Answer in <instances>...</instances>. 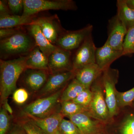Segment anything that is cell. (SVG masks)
I'll list each match as a JSON object with an SVG mask.
<instances>
[{"label": "cell", "instance_id": "cell-10", "mask_svg": "<svg viewBox=\"0 0 134 134\" xmlns=\"http://www.w3.org/2000/svg\"><path fill=\"white\" fill-rule=\"evenodd\" d=\"M72 51L57 47L48 57V71L51 74L73 70Z\"/></svg>", "mask_w": 134, "mask_h": 134}, {"label": "cell", "instance_id": "cell-39", "mask_svg": "<svg viewBox=\"0 0 134 134\" xmlns=\"http://www.w3.org/2000/svg\"><path fill=\"white\" fill-rule=\"evenodd\" d=\"M132 107H133V108L134 109V102L133 104V105H132Z\"/></svg>", "mask_w": 134, "mask_h": 134}, {"label": "cell", "instance_id": "cell-6", "mask_svg": "<svg viewBox=\"0 0 134 134\" xmlns=\"http://www.w3.org/2000/svg\"><path fill=\"white\" fill-rule=\"evenodd\" d=\"M61 90L47 97L39 98L26 105L23 113L29 117L44 118L54 112V108L59 100L63 92Z\"/></svg>", "mask_w": 134, "mask_h": 134}, {"label": "cell", "instance_id": "cell-29", "mask_svg": "<svg viewBox=\"0 0 134 134\" xmlns=\"http://www.w3.org/2000/svg\"><path fill=\"white\" fill-rule=\"evenodd\" d=\"M10 118L7 111L3 107L0 111V134H7L9 131Z\"/></svg>", "mask_w": 134, "mask_h": 134}, {"label": "cell", "instance_id": "cell-41", "mask_svg": "<svg viewBox=\"0 0 134 134\" xmlns=\"http://www.w3.org/2000/svg\"><path fill=\"white\" fill-rule=\"evenodd\" d=\"M133 53H134V50Z\"/></svg>", "mask_w": 134, "mask_h": 134}, {"label": "cell", "instance_id": "cell-28", "mask_svg": "<svg viewBox=\"0 0 134 134\" xmlns=\"http://www.w3.org/2000/svg\"><path fill=\"white\" fill-rule=\"evenodd\" d=\"M92 98V92L91 88H86L72 100L80 105L88 108Z\"/></svg>", "mask_w": 134, "mask_h": 134}, {"label": "cell", "instance_id": "cell-27", "mask_svg": "<svg viewBox=\"0 0 134 134\" xmlns=\"http://www.w3.org/2000/svg\"><path fill=\"white\" fill-rule=\"evenodd\" d=\"M59 130L62 134H83L74 123L64 119L60 124Z\"/></svg>", "mask_w": 134, "mask_h": 134}, {"label": "cell", "instance_id": "cell-40", "mask_svg": "<svg viewBox=\"0 0 134 134\" xmlns=\"http://www.w3.org/2000/svg\"><path fill=\"white\" fill-rule=\"evenodd\" d=\"M96 133V134H101V133Z\"/></svg>", "mask_w": 134, "mask_h": 134}, {"label": "cell", "instance_id": "cell-35", "mask_svg": "<svg viewBox=\"0 0 134 134\" xmlns=\"http://www.w3.org/2000/svg\"><path fill=\"white\" fill-rule=\"evenodd\" d=\"M7 134H27L21 125H15Z\"/></svg>", "mask_w": 134, "mask_h": 134}, {"label": "cell", "instance_id": "cell-31", "mask_svg": "<svg viewBox=\"0 0 134 134\" xmlns=\"http://www.w3.org/2000/svg\"><path fill=\"white\" fill-rule=\"evenodd\" d=\"M12 94L13 100L18 104H24L29 98L28 91L23 88L16 89Z\"/></svg>", "mask_w": 134, "mask_h": 134}, {"label": "cell", "instance_id": "cell-30", "mask_svg": "<svg viewBox=\"0 0 134 134\" xmlns=\"http://www.w3.org/2000/svg\"><path fill=\"white\" fill-rule=\"evenodd\" d=\"M21 125L27 134H48L37 126L30 119L25 121Z\"/></svg>", "mask_w": 134, "mask_h": 134}, {"label": "cell", "instance_id": "cell-24", "mask_svg": "<svg viewBox=\"0 0 134 134\" xmlns=\"http://www.w3.org/2000/svg\"><path fill=\"white\" fill-rule=\"evenodd\" d=\"M88 108L75 103L73 100L61 102L60 112L64 116L68 117L79 113L88 112Z\"/></svg>", "mask_w": 134, "mask_h": 134}, {"label": "cell", "instance_id": "cell-15", "mask_svg": "<svg viewBox=\"0 0 134 134\" xmlns=\"http://www.w3.org/2000/svg\"><path fill=\"white\" fill-rule=\"evenodd\" d=\"M23 73V82L27 88L33 91H40L50 75L48 70L28 68Z\"/></svg>", "mask_w": 134, "mask_h": 134}, {"label": "cell", "instance_id": "cell-7", "mask_svg": "<svg viewBox=\"0 0 134 134\" xmlns=\"http://www.w3.org/2000/svg\"><path fill=\"white\" fill-rule=\"evenodd\" d=\"M92 25H88L77 30H66L60 35L55 45L68 51L76 50L86 38L92 34Z\"/></svg>", "mask_w": 134, "mask_h": 134}, {"label": "cell", "instance_id": "cell-18", "mask_svg": "<svg viewBox=\"0 0 134 134\" xmlns=\"http://www.w3.org/2000/svg\"><path fill=\"white\" fill-rule=\"evenodd\" d=\"M28 26V33L33 38L36 45L43 53L49 57L58 47L46 38L38 25L32 23Z\"/></svg>", "mask_w": 134, "mask_h": 134}, {"label": "cell", "instance_id": "cell-11", "mask_svg": "<svg viewBox=\"0 0 134 134\" xmlns=\"http://www.w3.org/2000/svg\"><path fill=\"white\" fill-rule=\"evenodd\" d=\"M127 30L118 15L109 20L108 37L106 42L115 50L123 51V45Z\"/></svg>", "mask_w": 134, "mask_h": 134}, {"label": "cell", "instance_id": "cell-2", "mask_svg": "<svg viewBox=\"0 0 134 134\" xmlns=\"http://www.w3.org/2000/svg\"><path fill=\"white\" fill-rule=\"evenodd\" d=\"M36 46L35 41L29 33L19 31L0 41L1 59L17 55L25 56Z\"/></svg>", "mask_w": 134, "mask_h": 134}, {"label": "cell", "instance_id": "cell-38", "mask_svg": "<svg viewBox=\"0 0 134 134\" xmlns=\"http://www.w3.org/2000/svg\"><path fill=\"white\" fill-rule=\"evenodd\" d=\"M55 134H62L59 131V130H58L56 133H55Z\"/></svg>", "mask_w": 134, "mask_h": 134}, {"label": "cell", "instance_id": "cell-26", "mask_svg": "<svg viewBox=\"0 0 134 134\" xmlns=\"http://www.w3.org/2000/svg\"><path fill=\"white\" fill-rule=\"evenodd\" d=\"M134 50V26L127 31L123 45V55L133 53Z\"/></svg>", "mask_w": 134, "mask_h": 134}, {"label": "cell", "instance_id": "cell-4", "mask_svg": "<svg viewBox=\"0 0 134 134\" xmlns=\"http://www.w3.org/2000/svg\"><path fill=\"white\" fill-rule=\"evenodd\" d=\"M24 4L22 15L34 16L39 12L49 10H75V3L72 0H23Z\"/></svg>", "mask_w": 134, "mask_h": 134}, {"label": "cell", "instance_id": "cell-1", "mask_svg": "<svg viewBox=\"0 0 134 134\" xmlns=\"http://www.w3.org/2000/svg\"><path fill=\"white\" fill-rule=\"evenodd\" d=\"M26 55L0 62V94L2 104L16 89L19 77L27 69Z\"/></svg>", "mask_w": 134, "mask_h": 134}, {"label": "cell", "instance_id": "cell-34", "mask_svg": "<svg viewBox=\"0 0 134 134\" xmlns=\"http://www.w3.org/2000/svg\"><path fill=\"white\" fill-rule=\"evenodd\" d=\"M10 12L8 6V1H0V16L10 14Z\"/></svg>", "mask_w": 134, "mask_h": 134}, {"label": "cell", "instance_id": "cell-22", "mask_svg": "<svg viewBox=\"0 0 134 134\" xmlns=\"http://www.w3.org/2000/svg\"><path fill=\"white\" fill-rule=\"evenodd\" d=\"M117 14L125 24L127 31L134 26V9L129 7L125 0L117 1Z\"/></svg>", "mask_w": 134, "mask_h": 134}, {"label": "cell", "instance_id": "cell-23", "mask_svg": "<svg viewBox=\"0 0 134 134\" xmlns=\"http://www.w3.org/2000/svg\"><path fill=\"white\" fill-rule=\"evenodd\" d=\"M85 88L86 87L80 83L74 77L63 91L60 98V102L74 100Z\"/></svg>", "mask_w": 134, "mask_h": 134}, {"label": "cell", "instance_id": "cell-20", "mask_svg": "<svg viewBox=\"0 0 134 134\" xmlns=\"http://www.w3.org/2000/svg\"><path fill=\"white\" fill-rule=\"evenodd\" d=\"M27 68L48 70V57L36 46L26 55Z\"/></svg>", "mask_w": 134, "mask_h": 134}, {"label": "cell", "instance_id": "cell-21", "mask_svg": "<svg viewBox=\"0 0 134 134\" xmlns=\"http://www.w3.org/2000/svg\"><path fill=\"white\" fill-rule=\"evenodd\" d=\"M35 19V15L26 16L10 14L0 16V29L29 25L33 23Z\"/></svg>", "mask_w": 134, "mask_h": 134}, {"label": "cell", "instance_id": "cell-37", "mask_svg": "<svg viewBox=\"0 0 134 134\" xmlns=\"http://www.w3.org/2000/svg\"><path fill=\"white\" fill-rule=\"evenodd\" d=\"M127 5L129 7L134 9V0H125Z\"/></svg>", "mask_w": 134, "mask_h": 134}, {"label": "cell", "instance_id": "cell-14", "mask_svg": "<svg viewBox=\"0 0 134 134\" xmlns=\"http://www.w3.org/2000/svg\"><path fill=\"white\" fill-rule=\"evenodd\" d=\"M68 118L83 134L97 133L104 127V123L92 118L87 112L79 113Z\"/></svg>", "mask_w": 134, "mask_h": 134}, {"label": "cell", "instance_id": "cell-13", "mask_svg": "<svg viewBox=\"0 0 134 134\" xmlns=\"http://www.w3.org/2000/svg\"><path fill=\"white\" fill-rule=\"evenodd\" d=\"M74 70L63 71L50 74L46 82L40 91V95L45 96L60 90V88L66 85L75 77Z\"/></svg>", "mask_w": 134, "mask_h": 134}, {"label": "cell", "instance_id": "cell-9", "mask_svg": "<svg viewBox=\"0 0 134 134\" xmlns=\"http://www.w3.org/2000/svg\"><path fill=\"white\" fill-rule=\"evenodd\" d=\"M97 48L91 34L73 54V70L75 71L86 65L96 63Z\"/></svg>", "mask_w": 134, "mask_h": 134}, {"label": "cell", "instance_id": "cell-19", "mask_svg": "<svg viewBox=\"0 0 134 134\" xmlns=\"http://www.w3.org/2000/svg\"><path fill=\"white\" fill-rule=\"evenodd\" d=\"M64 116L60 112H54L44 118L29 117L30 119L48 134H55L59 130Z\"/></svg>", "mask_w": 134, "mask_h": 134}, {"label": "cell", "instance_id": "cell-33", "mask_svg": "<svg viewBox=\"0 0 134 134\" xmlns=\"http://www.w3.org/2000/svg\"><path fill=\"white\" fill-rule=\"evenodd\" d=\"M20 31L18 29L14 28H5L0 29L1 40L8 38Z\"/></svg>", "mask_w": 134, "mask_h": 134}, {"label": "cell", "instance_id": "cell-3", "mask_svg": "<svg viewBox=\"0 0 134 134\" xmlns=\"http://www.w3.org/2000/svg\"><path fill=\"white\" fill-rule=\"evenodd\" d=\"M102 74L91 87L92 98L87 113L92 118L106 123L111 119L104 95Z\"/></svg>", "mask_w": 134, "mask_h": 134}, {"label": "cell", "instance_id": "cell-5", "mask_svg": "<svg viewBox=\"0 0 134 134\" xmlns=\"http://www.w3.org/2000/svg\"><path fill=\"white\" fill-rule=\"evenodd\" d=\"M119 72L117 69L108 68L103 71L102 83L105 98L111 119L118 114L120 109L117 105L115 85L118 82Z\"/></svg>", "mask_w": 134, "mask_h": 134}, {"label": "cell", "instance_id": "cell-8", "mask_svg": "<svg viewBox=\"0 0 134 134\" xmlns=\"http://www.w3.org/2000/svg\"><path fill=\"white\" fill-rule=\"evenodd\" d=\"M105 126L113 128L119 134H134V108L132 107L121 108Z\"/></svg>", "mask_w": 134, "mask_h": 134}, {"label": "cell", "instance_id": "cell-17", "mask_svg": "<svg viewBox=\"0 0 134 134\" xmlns=\"http://www.w3.org/2000/svg\"><path fill=\"white\" fill-rule=\"evenodd\" d=\"M75 72V79L88 88H91L93 82L103 72L96 63L86 65Z\"/></svg>", "mask_w": 134, "mask_h": 134}, {"label": "cell", "instance_id": "cell-25", "mask_svg": "<svg viewBox=\"0 0 134 134\" xmlns=\"http://www.w3.org/2000/svg\"><path fill=\"white\" fill-rule=\"evenodd\" d=\"M117 105L119 109L132 107L134 102V87L125 92L116 91Z\"/></svg>", "mask_w": 134, "mask_h": 134}, {"label": "cell", "instance_id": "cell-32", "mask_svg": "<svg viewBox=\"0 0 134 134\" xmlns=\"http://www.w3.org/2000/svg\"><path fill=\"white\" fill-rule=\"evenodd\" d=\"M8 6L10 13L14 15H18L22 11L24 8L23 0H8Z\"/></svg>", "mask_w": 134, "mask_h": 134}, {"label": "cell", "instance_id": "cell-16", "mask_svg": "<svg viewBox=\"0 0 134 134\" xmlns=\"http://www.w3.org/2000/svg\"><path fill=\"white\" fill-rule=\"evenodd\" d=\"M122 55L123 51L115 50L105 42L104 45L97 48L96 63L103 71L110 68L113 62Z\"/></svg>", "mask_w": 134, "mask_h": 134}, {"label": "cell", "instance_id": "cell-12", "mask_svg": "<svg viewBox=\"0 0 134 134\" xmlns=\"http://www.w3.org/2000/svg\"><path fill=\"white\" fill-rule=\"evenodd\" d=\"M32 23L38 25L46 38L55 45L60 35L66 31L62 28L58 16L55 15L35 18Z\"/></svg>", "mask_w": 134, "mask_h": 134}, {"label": "cell", "instance_id": "cell-36", "mask_svg": "<svg viewBox=\"0 0 134 134\" xmlns=\"http://www.w3.org/2000/svg\"><path fill=\"white\" fill-rule=\"evenodd\" d=\"M1 104L2 105V107L5 108V110L7 111L11 115H13V110L8 103V99L4 100Z\"/></svg>", "mask_w": 134, "mask_h": 134}]
</instances>
